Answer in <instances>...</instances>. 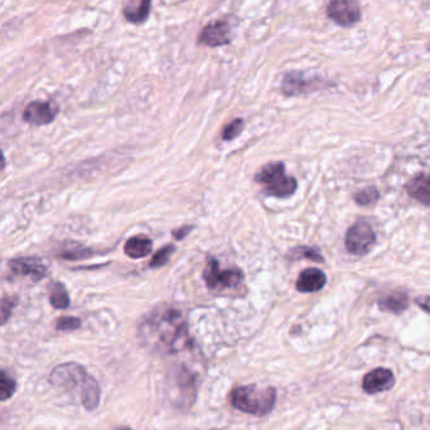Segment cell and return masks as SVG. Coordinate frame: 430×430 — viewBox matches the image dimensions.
Returning <instances> with one entry per match:
<instances>
[{"label":"cell","mask_w":430,"mask_h":430,"mask_svg":"<svg viewBox=\"0 0 430 430\" xmlns=\"http://www.w3.org/2000/svg\"><path fill=\"white\" fill-rule=\"evenodd\" d=\"M203 279L208 289L213 291H226L240 287L244 281V274L240 269L221 271L217 260L211 258L203 271Z\"/></svg>","instance_id":"obj_5"},{"label":"cell","mask_w":430,"mask_h":430,"mask_svg":"<svg viewBox=\"0 0 430 430\" xmlns=\"http://www.w3.org/2000/svg\"><path fill=\"white\" fill-rule=\"evenodd\" d=\"M140 335L152 350L161 354H177L191 346L183 316L173 307H162L152 312L140 325Z\"/></svg>","instance_id":"obj_1"},{"label":"cell","mask_w":430,"mask_h":430,"mask_svg":"<svg viewBox=\"0 0 430 430\" xmlns=\"http://www.w3.org/2000/svg\"><path fill=\"white\" fill-rule=\"evenodd\" d=\"M231 27L230 23L226 21H217V22L210 23L205 28L202 29L198 43L207 45V47H224L231 43Z\"/></svg>","instance_id":"obj_9"},{"label":"cell","mask_w":430,"mask_h":430,"mask_svg":"<svg viewBox=\"0 0 430 430\" xmlns=\"http://www.w3.org/2000/svg\"><path fill=\"white\" fill-rule=\"evenodd\" d=\"M327 16L341 27H351L361 19V8L356 0H331Z\"/></svg>","instance_id":"obj_7"},{"label":"cell","mask_w":430,"mask_h":430,"mask_svg":"<svg viewBox=\"0 0 430 430\" xmlns=\"http://www.w3.org/2000/svg\"><path fill=\"white\" fill-rule=\"evenodd\" d=\"M255 180L263 184L265 192L276 198H288L297 190V180L292 176L285 175L283 163H269L256 174Z\"/></svg>","instance_id":"obj_4"},{"label":"cell","mask_w":430,"mask_h":430,"mask_svg":"<svg viewBox=\"0 0 430 430\" xmlns=\"http://www.w3.org/2000/svg\"><path fill=\"white\" fill-rule=\"evenodd\" d=\"M380 308L391 313H402L409 306V297L402 292H392L379 301Z\"/></svg>","instance_id":"obj_17"},{"label":"cell","mask_w":430,"mask_h":430,"mask_svg":"<svg viewBox=\"0 0 430 430\" xmlns=\"http://www.w3.org/2000/svg\"><path fill=\"white\" fill-rule=\"evenodd\" d=\"M14 306H16V301H13L12 298L4 297L1 300V323L3 325H6L8 318L11 317Z\"/></svg>","instance_id":"obj_26"},{"label":"cell","mask_w":430,"mask_h":430,"mask_svg":"<svg viewBox=\"0 0 430 430\" xmlns=\"http://www.w3.org/2000/svg\"><path fill=\"white\" fill-rule=\"evenodd\" d=\"M379 198V190L375 187H368L356 194L355 202L362 205V207H366V205H373V204L376 203Z\"/></svg>","instance_id":"obj_21"},{"label":"cell","mask_w":430,"mask_h":430,"mask_svg":"<svg viewBox=\"0 0 430 430\" xmlns=\"http://www.w3.org/2000/svg\"><path fill=\"white\" fill-rule=\"evenodd\" d=\"M310 87V81H307L300 72H289L284 76L281 91L285 96H298L305 93Z\"/></svg>","instance_id":"obj_15"},{"label":"cell","mask_w":430,"mask_h":430,"mask_svg":"<svg viewBox=\"0 0 430 430\" xmlns=\"http://www.w3.org/2000/svg\"><path fill=\"white\" fill-rule=\"evenodd\" d=\"M191 231H192V226H182L181 229L174 231V232H173V236H174L176 239H182V238L186 237Z\"/></svg>","instance_id":"obj_27"},{"label":"cell","mask_w":430,"mask_h":430,"mask_svg":"<svg viewBox=\"0 0 430 430\" xmlns=\"http://www.w3.org/2000/svg\"><path fill=\"white\" fill-rule=\"evenodd\" d=\"M417 303H418L424 311L429 312L430 313V296L429 297H421V298H418V300H417Z\"/></svg>","instance_id":"obj_28"},{"label":"cell","mask_w":430,"mask_h":430,"mask_svg":"<svg viewBox=\"0 0 430 430\" xmlns=\"http://www.w3.org/2000/svg\"><path fill=\"white\" fill-rule=\"evenodd\" d=\"M115 430H132L130 428H128V426H120V428H116Z\"/></svg>","instance_id":"obj_29"},{"label":"cell","mask_w":430,"mask_h":430,"mask_svg":"<svg viewBox=\"0 0 430 430\" xmlns=\"http://www.w3.org/2000/svg\"><path fill=\"white\" fill-rule=\"evenodd\" d=\"M152 0H127L123 8V14L128 22L142 24L149 18Z\"/></svg>","instance_id":"obj_13"},{"label":"cell","mask_w":430,"mask_h":430,"mask_svg":"<svg viewBox=\"0 0 430 430\" xmlns=\"http://www.w3.org/2000/svg\"><path fill=\"white\" fill-rule=\"evenodd\" d=\"M17 389L16 380L13 379L11 375H8L6 371H1L0 376V400L6 402L11 399Z\"/></svg>","instance_id":"obj_19"},{"label":"cell","mask_w":430,"mask_h":430,"mask_svg":"<svg viewBox=\"0 0 430 430\" xmlns=\"http://www.w3.org/2000/svg\"><path fill=\"white\" fill-rule=\"evenodd\" d=\"M9 268L14 274L29 277L38 282L46 277L47 268L45 263L37 257H19L9 262Z\"/></svg>","instance_id":"obj_10"},{"label":"cell","mask_w":430,"mask_h":430,"mask_svg":"<svg viewBox=\"0 0 430 430\" xmlns=\"http://www.w3.org/2000/svg\"><path fill=\"white\" fill-rule=\"evenodd\" d=\"M91 249L85 248V247H76L74 245L72 248H69V250H66L64 252L61 257L64 258V260H82V258H87V257H90L92 255Z\"/></svg>","instance_id":"obj_24"},{"label":"cell","mask_w":430,"mask_h":430,"mask_svg":"<svg viewBox=\"0 0 430 430\" xmlns=\"http://www.w3.org/2000/svg\"><path fill=\"white\" fill-rule=\"evenodd\" d=\"M276 391L271 386L241 385L231 393V404L244 413L255 417L269 414L276 405Z\"/></svg>","instance_id":"obj_3"},{"label":"cell","mask_w":430,"mask_h":430,"mask_svg":"<svg viewBox=\"0 0 430 430\" xmlns=\"http://www.w3.org/2000/svg\"><path fill=\"white\" fill-rule=\"evenodd\" d=\"M407 192L419 203L430 205V175L415 176L407 184Z\"/></svg>","instance_id":"obj_14"},{"label":"cell","mask_w":430,"mask_h":430,"mask_svg":"<svg viewBox=\"0 0 430 430\" xmlns=\"http://www.w3.org/2000/svg\"><path fill=\"white\" fill-rule=\"evenodd\" d=\"M326 282L327 277L324 272H322L318 268H308L299 274L297 289L303 294H313L317 291H321Z\"/></svg>","instance_id":"obj_12"},{"label":"cell","mask_w":430,"mask_h":430,"mask_svg":"<svg viewBox=\"0 0 430 430\" xmlns=\"http://www.w3.org/2000/svg\"><path fill=\"white\" fill-rule=\"evenodd\" d=\"M289 258L292 260H313V262H324V258L322 257L321 253L316 248H310V247H297L293 249L289 253Z\"/></svg>","instance_id":"obj_20"},{"label":"cell","mask_w":430,"mask_h":430,"mask_svg":"<svg viewBox=\"0 0 430 430\" xmlns=\"http://www.w3.org/2000/svg\"><path fill=\"white\" fill-rule=\"evenodd\" d=\"M242 129H244V121L241 119L234 120L222 131V139L226 141H231L240 135Z\"/></svg>","instance_id":"obj_23"},{"label":"cell","mask_w":430,"mask_h":430,"mask_svg":"<svg viewBox=\"0 0 430 430\" xmlns=\"http://www.w3.org/2000/svg\"><path fill=\"white\" fill-rule=\"evenodd\" d=\"M394 384H395L394 373H391L389 368H379L365 375L362 381V388L367 394L373 395L378 393L390 390Z\"/></svg>","instance_id":"obj_11"},{"label":"cell","mask_w":430,"mask_h":430,"mask_svg":"<svg viewBox=\"0 0 430 430\" xmlns=\"http://www.w3.org/2000/svg\"><path fill=\"white\" fill-rule=\"evenodd\" d=\"M376 236L367 223L360 221L351 226L346 236V248L355 255H365L373 249Z\"/></svg>","instance_id":"obj_6"},{"label":"cell","mask_w":430,"mask_h":430,"mask_svg":"<svg viewBox=\"0 0 430 430\" xmlns=\"http://www.w3.org/2000/svg\"><path fill=\"white\" fill-rule=\"evenodd\" d=\"M80 326L81 321L76 317H61L57 321L56 328L58 331H75Z\"/></svg>","instance_id":"obj_25"},{"label":"cell","mask_w":430,"mask_h":430,"mask_svg":"<svg viewBox=\"0 0 430 430\" xmlns=\"http://www.w3.org/2000/svg\"><path fill=\"white\" fill-rule=\"evenodd\" d=\"M50 381L53 386L77 396L87 410L98 407L101 393L98 381L79 364L66 362L58 365L50 375Z\"/></svg>","instance_id":"obj_2"},{"label":"cell","mask_w":430,"mask_h":430,"mask_svg":"<svg viewBox=\"0 0 430 430\" xmlns=\"http://www.w3.org/2000/svg\"><path fill=\"white\" fill-rule=\"evenodd\" d=\"M50 302L55 308L58 310H64L67 308L69 306V297L66 289H64L62 284H55V287L52 289L51 297H50Z\"/></svg>","instance_id":"obj_18"},{"label":"cell","mask_w":430,"mask_h":430,"mask_svg":"<svg viewBox=\"0 0 430 430\" xmlns=\"http://www.w3.org/2000/svg\"><path fill=\"white\" fill-rule=\"evenodd\" d=\"M174 250H176V248L172 244H168L164 248L159 249L150 260V267L152 268H159V267L164 266L171 258V255L174 253Z\"/></svg>","instance_id":"obj_22"},{"label":"cell","mask_w":430,"mask_h":430,"mask_svg":"<svg viewBox=\"0 0 430 430\" xmlns=\"http://www.w3.org/2000/svg\"><path fill=\"white\" fill-rule=\"evenodd\" d=\"M152 249H153V243L149 238L137 236V237L128 239L125 247H124V252L129 258L139 260V258H144V257L149 255L152 253Z\"/></svg>","instance_id":"obj_16"},{"label":"cell","mask_w":430,"mask_h":430,"mask_svg":"<svg viewBox=\"0 0 430 430\" xmlns=\"http://www.w3.org/2000/svg\"><path fill=\"white\" fill-rule=\"evenodd\" d=\"M57 103L53 101H33L29 103L23 112V120L30 124H48L56 119Z\"/></svg>","instance_id":"obj_8"}]
</instances>
